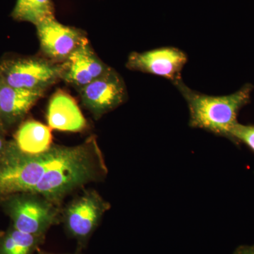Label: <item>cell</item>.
Listing matches in <instances>:
<instances>
[{"mask_svg":"<svg viewBox=\"0 0 254 254\" xmlns=\"http://www.w3.org/2000/svg\"><path fill=\"white\" fill-rule=\"evenodd\" d=\"M108 174L95 137L75 146L53 145L30 155L9 141L0 159V199L18 193L41 195L55 204L66 195Z\"/></svg>","mask_w":254,"mask_h":254,"instance_id":"6da1fadb","label":"cell"},{"mask_svg":"<svg viewBox=\"0 0 254 254\" xmlns=\"http://www.w3.org/2000/svg\"><path fill=\"white\" fill-rule=\"evenodd\" d=\"M173 83L188 105L190 127L228 138L232 128L238 123L239 112L250 103L253 90L252 85L246 84L232 94L213 96L190 89L182 79Z\"/></svg>","mask_w":254,"mask_h":254,"instance_id":"7a4b0ae2","label":"cell"},{"mask_svg":"<svg viewBox=\"0 0 254 254\" xmlns=\"http://www.w3.org/2000/svg\"><path fill=\"white\" fill-rule=\"evenodd\" d=\"M5 213L11 220V226L18 231L46 236L50 227L58 223V204L44 197L31 193H18L0 199Z\"/></svg>","mask_w":254,"mask_h":254,"instance_id":"3957f363","label":"cell"},{"mask_svg":"<svg viewBox=\"0 0 254 254\" xmlns=\"http://www.w3.org/2000/svg\"><path fill=\"white\" fill-rule=\"evenodd\" d=\"M63 75V63L44 58L14 57L0 61V81L13 88L46 91Z\"/></svg>","mask_w":254,"mask_h":254,"instance_id":"277c9868","label":"cell"},{"mask_svg":"<svg viewBox=\"0 0 254 254\" xmlns=\"http://www.w3.org/2000/svg\"><path fill=\"white\" fill-rule=\"evenodd\" d=\"M109 203L95 190H87L64 210L63 220L68 236L77 241L80 250L86 245L99 225Z\"/></svg>","mask_w":254,"mask_h":254,"instance_id":"5b68a950","label":"cell"},{"mask_svg":"<svg viewBox=\"0 0 254 254\" xmlns=\"http://www.w3.org/2000/svg\"><path fill=\"white\" fill-rule=\"evenodd\" d=\"M78 91L82 103L96 119L118 108L127 98L125 81L113 68Z\"/></svg>","mask_w":254,"mask_h":254,"instance_id":"8992f818","label":"cell"},{"mask_svg":"<svg viewBox=\"0 0 254 254\" xmlns=\"http://www.w3.org/2000/svg\"><path fill=\"white\" fill-rule=\"evenodd\" d=\"M36 27L42 52L55 63L66 61L88 40L81 30L60 23L55 16L46 18Z\"/></svg>","mask_w":254,"mask_h":254,"instance_id":"52a82bcc","label":"cell"},{"mask_svg":"<svg viewBox=\"0 0 254 254\" xmlns=\"http://www.w3.org/2000/svg\"><path fill=\"white\" fill-rule=\"evenodd\" d=\"M188 61L185 52L175 47H163L143 53L133 52L126 66L133 71L155 75L172 83L182 79V71Z\"/></svg>","mask_w":254,"mask_h":254,"instance_id":"ba28073f","label":"cell"},{"mask_svg":"<svg viewBox=\"0 0 254 254\" xmlns=\"http://www.w3.org/2000/svg\"><path fill=\"white\" fill-rule=\"evenodd\" d=\"M63 80L79 90L100 77L111 67L105 64L92 49L88 40L63 63Z\"/></svg>","mask_w":254,"mask_h":254,"instance_id":"9c48e42d","label":"cell"},{"mask_svg":"<svg viewBox=\"0 0 254 254\" xmlns=\"http://www.w3.org/2000/svg\"><path fill=\"white\" fill-rule=\"evenodd\" d=\"M44 93L13 88L0 81V124L6 131L21 123Z\"/></svg>","mask_w":254,"mask_h":254,"instance_id":"30bf717a","label":"cell"},{"mask_svg":"<svg viewBox=\"0 0 254 254\" xmlns=\"http://www.w3.org/2000/svg\"><path fill=\"white\" fill-rule=\"evenodd\" d=\"M47 121L52 129L79 132L86 128V119L72 97L63 91L55 93L50 100Z\"/></svg>","mask_w":254,"mask_h":254,"instance_id":"8fae6325","label":"cell"},{"mask_svg":"<svg viewBox=\"0 0 254 254\" xmlns=\"http://www.w3.org/2000/svg\"><path fill=\"white\" fill-rule=\"evenodd\" d=\"M14 141L23 153L30 155L44 153L53 145L51 128L36 120H28L18 127Z\"/></svg>","mask_w":254,"mask_h":254,"instance_id":"7c38bea8","label":"cell"},{"mask_svg":"<svg viewBox=\"0 0 254 254\" xmlns=\"http://www.w3.org/2000/svg\"><path fill=\"white\" fill-rule=\"evenodd\" d=\"M46 236L18 231L12 226L0 235V254H33L44 242Z\"/></svg>","mask_w":254,"mask_h":254,"instance_id":"4fadbf2b","label":"cell"},{"mask_svg":"<svg viewBox=\"0 0 254 254\" xmlns=\"http://www.w3.org/2000/svg\"><path fill=\"white\" fill-rule=\"evenodd\" d=\"M55 16L53 0H16L11 16L18 21L36 26L46 18Z\"/></svg>","mask_w":254,"mask_h":254,"instance_id":"5bb4252c","label":"cell"},{"mask_svg":"<svg viewBox=\"0 0 254 254\" xmlns=\"http://www.w3.org/2000/svg\"><path fill=\"white\" fill-rule=\"evenodd\" d=\"M230 139L242 142L254 151V126L237 123L230 133Z\"/></svg>","mask_w":254,"mask_h":254,"instance_id":"9a60e30c","label":"cell"},{"mask_svg":"<svg viewBox=\"0 0 254 254\" xmlns=\"http://www.w3.org/2000/svg\"><path fill=\"white\" fill-rule=\"evenodd\" d=\"M6 130L0 124V159L4 155L5 150L6 149L9 141L6 138Z\"/></svg>","mask_w":254,"mask_h":254,"instance_id":"2e32d148","label":"cell"},{"mask_svg":"<svg viewBox=\"0 0 254 254\" xmlns=\"http://www.w3.org/2000/svg\"><path fill=\"white\" fill-rule=\"evenodd\" d=\"M232 254H254V245L240 246Z\"/></svg>","mask_w":254,"mask_h":254,"instance_id":"e0dca14e","label":"cell"},{"mask_svg":"<svg viewBox=\"0 0 254 254\" xmlns=\"http://www.w3.org/2000/svg\"><path fill=\"white\" fill-rule=\"evenodd\" d=\"M36 253L38 254H53L50 253V252H46V251L42 250L41 248L38 249L37 250ZM83 254L81 253V250L76 251L75 253L73 254Z\"/></svg>","mask_w":254,"mask_h":254,"instance_id":"ac0fdd59","label":"cell"}]
</instances>
